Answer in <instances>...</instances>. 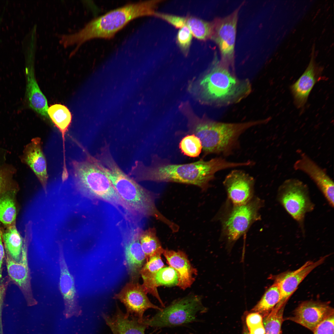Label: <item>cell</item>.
<instances>
[{"instance_id":"obj_24","label":"cell","mask_w":334,"mask_h":334,"mask_svg":"<svg viewBox=\"0 0 334 334\" xmlns=\"http://www.w3.org/2000/svg\"><path fill=\"white\" fill-rule=\"evenodd\" d=\"M165 266L161 255H155L146 262L140 272L143 280L142 285L146 292L156 298L163 307H165V305L158 293L156 278L158 272Z\"/></svg>"},{"instance_id":"obj_30","label":"cell","mask_w":334,"mask_h":334,"mask_svg":"<svg viewBox=\"0 0 334 334\" xmlns=\"http://www.w3.org/2000/svg\"><path fill=\"white\" fill-rule=\"evenodd\" d=\"M186 25L197 39L202 41L211 39L213 31V22H208L191 16L186 18Z\"/></svg>"},{"instance_id":"obj_40","label":"cell","mask_w":334,"mask_h":334,"mask_svg":"<svg viewBox=\"0 0 334 334\" xmlns=\"http://www.w3.org/2000/svg\"><path fill=\"white\" fill-rule=\"evenodd\" d=\"M4 246L2 238V231L0 228V284L2 277V267L5 255Z\"/></svg>"},{"instance_id":"obj_7","label":"cell","mask_w":334,"mask_h":334,"mask_svg":"<svg viewBox=\"0 0 334 334\" xmlns=\"http://www.w3.org/2000/svg\"><path fill=\"white\" fill-rule=\"evenodd\" d=\"M206 310L200 297L190 295L173 302L151 318H144L143 322L148 327L157 328L179 326L198 321L197 314Z\"/></svg>"},{"instance_id":"obj_3","label":"cell","mask_w":334,"mask_h":334,"mask_svg":"<svg viewBox=\"0 0 334 334\" xmlns=\"http://www.w3.org/2000/svg\"><path fill=\"white\" fill-rule=\"evenodd\" d=\"M159 0L130 3L111 10L88 23L82 29L67 34L65 40L69 46L76 45L77 50L83 43L95 38L109 39L131 20L146 16H155Z\"/></svg>"},{"instance_id":"obj_26","label":"cell","mask_w":334,"mask_h":334,"mask_svg":"<svg viewBox=\"0 0 334 334\" xmlns=\"http://www.w3.org/2000/svg\"><path fill=\"white\" fill-rule=\"evenodd\" d=\"M18 190L0 195V222L7 227L15 224L17 213L16 195Z\"/></svg>"},{"instance_id":"obj_37","label":"cell","mask_w":334,"mask_h":334,"mask_svg":"<svg viewBox=\"0 0 334 334\" xmlns=\"http://www.w3.org/2000/svg\"><path fill=\"white\" fill-rule=\"evenodd\" d=\"M155 16L165 20L177 28H181L186 25L185 17L157 12Z\"/></svg>"},{"instance_id":"obj_21","label":"cell","mask_w":334,"mask_h":334,"mask_svg":"<svg viewBox=\"0 0 334 334\" xmlns=\"http://www.w3.org/2000/svg\"><path fill=\"white\" fill-rule=\"evenodd\" d=\"M169 266L173 268L178 276L177 285L184 290L190 287L195 280L196 270L191 264L187 255L181 250L167 249L163 253Z\"/></svg>"},{"instance_id":"obj_18","label":"cell","mask_w":334,"mask_h":334,"mask_svg":"<svg viewBox=\"0 0 334 334\" xmlns=\"http://www.w3.org/2000/svg\"><path fill=\"white\" fill-rule=\"evenodd\" d=\"M141 230L139 228L130 229L124 237L125 255L131 282H138L140 270L146 260L139 241Z\"/></svg>"},{"instance_id":"obj_10","label":"cell","mask_w":334,"mask_h":334,"mask_svg":"<svg viewBox=\"0 0 334 334\" xmlns=\"http://www.w3.org/2000/svg\"><path fill=\"white\" fill-rule=\"evenodd\" d=\"M238 9L223 18L216 19L213 21V29L211 39L217 45L221 59L224 64L234 71V47Z\"/></svg>"},{"instance_id":"obj_38","label":"cell","mask_w":334,"mask_h":334,"mask_svg":"<svg viewBox=\"0 0 334 334\" xmlns=\"http://www.w3.org/2000/svg\"><path fill=\"white\" fill-rule=\"evenodd\" d=\"M334 315L320 323L313 332L314 334H334Z\"/></svg>"},{"instance_id":"obj_14","label":"cell","mask_w":334,"mask_h":334,"mask_svg":"<svg viewBox=\"0 0 334 334\" xmlns=\"http://www.w3.org/2000/svg\"><path fill=\"white\" fill-rule=\"evenodd\" d=\"M255 180L244 171L232 170L225 177L223 184L233 205L245 204L253 197Z\"/></svg>"},{"instance_id":"obj_1","label":"cell","mask_w":334,"mask_h":334,"mask_svg":"<svg viewBox=\"0 0 334 334\" xmlns=\"http://www.w3.org/2000/svg\"><path fill=\"white\" fill-rule=\"evenodd\" d=\"M151 164L145 165L136 161L129 174L136 182L151 181L172 182L194 185L203 191L207 190L210 181L218 171L241 167L240 162L228 161L221 157L208 161L201 159L194 162L183 164H158L153 157Z\"/></svg>"},{"instance_id":"obj_12","label":"cell","mask_w":334,"mask_h":334,"mask_svg":"<svg viewBox=\"0 0 334 334\" xmlns=\"http://www.w3.org/2000/svg\"><path fill=\"white\" fill-rule=\"evenodd\" d=\"M28 238L24 240L21 256L17 262L6 253V263L8 273L11 279L19 288L28 306L36 305L37 301L34 297L31 288V276L28 266Z\"/></svg>"},{"instance_id":"obj_17","label":"cell","mask_w":334,"mask_h":334,"mask_svg":"<svg viewBox=\"0 0 334 334\" xmlns=\"http://www.w3.org/2000/svg\"><path fill=\"white\" fill-rule=\"evenodd\" d=\"M295 163L294 168L306 174L314 182L332 208L334 207V183L326 172L305 153L302 152Z\"/></svg>"},{"instance_id":"obj_41","label":"cell","mask_w":334,"mask_h":334,"mask_svg":"<svg viewBox=\"0 0 334 334\" xmlns=\"http://www.w3.org/2000/svg\"><path fill=\"white\" fill-rule=\"evenodd\" d=\"M243 334H250V333L249 332H245L243 333Z\"/></svg>"},{"instance_id":"obj_33","label":"cell","mask_w":334,"mask_h":334,"mask_svg":"<svg viewBox=\"0 0 334 334\" xmlns=\"http://www.w3.org/2000/svg\"><path fill=\"white\" fill-rule=\"evenodd\" d=\"M179 147L184 154L192 157L198 156L202 149L200 139L193 134L183 137L180 142Z\"/></svg>"},{"instance_id":"obj_31","label":"cell","mask_w":334,"mask_h":334,"mask_svg":"<svg viewBox=\"0 0 334 334\" xmlns=\"http://www.w3.org/2000/svg\"><path fill=\"white\" fill-rule=\"evenodd\" d=\"M275 307L266 315L263 318L265 334H280L281 325L284 320L283 315L284 308Z\"/></svg>"},{"instance_id":"obj_23","label":"cell","mask_w":334,"mask_h":334,"mask_svg":"<svg viewBox=\"0 0 334 334\" xmlns=\"http://www.w3.org/2000/svg\"><path fill=\"white\" fill-rule=\"evenodd\" d=\"M25 69L26 80L24 101L28 106L45 118H49L47 101L40 90L32 65L27 63Z\"/></svg>"},{"instance_id":"obj_34","label":"cell","mask_w":334,"mask_h":334,"mask_svg":"<svg viewBox=\"0 0 334 334\" xmlns=\"http://www.w3.org/2000/svg\"><path fill=\"white\" fill-rule=\"evenodd\" d=\"M156 282L158 287L161 285L171 286L177 285L178 276L175 270L170 266L162 268L158 272Z\"/></svg>"},{"instance_id":"obj_36","label":"cell","mask_w":334,"mask_h":334,"mask_svg":"<svg viewBox=\"0 0 334 334\" xmlns=\"http://www.w3.org/2000/svg\"><path fill=\"white\" fill-rule=\"evenodd\" d=\"M192 39V34L186 25L180 28L177 36V41L181 51L187 55Z\"/></svg>"},{"instance_id":"obj_22","label":"cell","mask_w":334,"mask_h":334,"mask_svg":"<svg viewBox=\"0 0 334 334\" xmlns=\"http://www.w3.org/2000/svg\"><path fill=\"white\" fill-rule=\"evenodd\" d=\"M102 316L113 334H145L148 327L137 318L123 312L118 305L113 315Z\"/></svg>"},{"instance_id":"obj_29","label":"cell","mask_w":334,"mask_h":334,"mask_svg":"<svg viewBox=\"0 0 334 334\" xmlns=\"http://www.w3.org/2000/svg\"><path fill=\"white\" fill-rule=\"evenodd\" d=\"M279 288L275 282L269 288L260 300L251 310L252 312L259 313L263 318L269 314L280 299Z\"/></svg>"},{"instance_id":"obj_2","label":"cell","mask_w":334,"mask_h":334,"mask_svg":"<svg viewBox=\"0 0 334 334\" xmlns=\"http://www.w3.org/2000/svg\"><path fill=\"white\" fill-rule=\"evenodd\" d=\"M100 169L107 176L126 205L129 216L140 218L152 217L167 225L172 231L177 225L165 217L155 203L157 195L138 184L120 168L111 156L105 157Z\"/></svg>"},{"instance_id":"obj_13","label":"cell","mask_w":334,"mask_h":334,"mask_svg":"<svg viewBox=\"0 0 334 334\" xmlns=\"http://www.w3.org/2000/svg\"><path fill=\"white\" fill-rule=\"evenodd\" d=\"M334 315V309L329 303L313 301L302 302L292 315L285 319L306 327L313 332L317 326Z\"/></svg>"},{"instance_id":"obj_8","label":"cell","mask_w":334,"mask_h":334,"mask_svg":"<svg viewBox=\"0 0 334 334\" xmlns=\"http://www.w3.org/2000/svg\"><path fill=\"white\" fill-rule=\"evenodd\" d=\"M277 199L298 224L304 233L305 215L313 211L315 207L311 199L307 186L296 179H287L278 188Z\"/></svg>"},{"instance_id":"obj_32","label":"cell","mask_w":334,"mask_h":334,"mask_svg":"<svg viewBox=\"0 0 334 334\" xmlns=\"http://www.w3.org/2000/svg\"><path fill=\"white\" fill-rule=\"evenodd\" d=\"M15 171L10 165H0V195L10 191L19 190L18 185L13 178Z\"/></svg>"},{"instance_id":"obj_15","label":"cell","mask_w":334,"mask_h":334,"mask_svg":"<svg viewBox=\"0 0 334 334\" xmlns=\"http://www.w3.org/2000/svg\"><path fill=\"white\" fill-rule=\"evenodd\" d=\"M327 257H322L315 261H309L297 269L282 273L273 277L280 292V299L276 306H285L288 300L299 285L314 269L322 264Z\"/></svg>"},{"instance_id":"obj_9","label":"cell","mask_w":334,"mask_h":334,"mask_svg":"<svg viewBox=\"0 0 334 334\" xmlns=\"http://www.w3.org/2000/svg\"><path fill=\"white\" fill-rule=\"evenodd\" d=\"M263 205V201L255 197L244 204L233 205L222 222L223 234L228 241L235 242L260 219L259 211Z\"/></svg>"},{"instance_id":"obj_28","label":"cell","mask_w":334,"mask_h":334,"mask_svg":"<svg viewBox=\"0 0 334 334\" xmlns=\"http://www.w3.org/2000/svg\"><path fill=\"white\" fill-rule=\"evenodd\" d=\"M139 239L146 261L154 255L163 254L165 250L156 235L155 228H149L145 230H141Z\"/></svg>"},{"instance_id":"obj_5","label":"cell","mask_w":334,"mask_h":334,"mask_svg":"<svg viewBox=\"0 0 334 334\" xmlns=\"http://www.w3.org/2000/svg\"><path fill=\"white\" fill-rule=\"evenodd\" d=\"M268 118L244 122H224L204 118L190 120L191 132L200 139L205 155L227 156L239 146V139L245 131L265 124Z\"/></svg>"},{"instance_id":"obj_4","label":"cell","mask_w":334,"mask_h":334,"mask_svg":"<svg viewBox=\"0 0 334 334\" xmlns=\"http://www.w3.org/2000/svg\"><path fill=\"white\" fill-rule=\"evenodd\" d=\"M199 86L203 101L218 107L239 102L252 91L249 79L238 78L235 72L216 58L200 79Z\"/></svg>"},{"instance_id":"obj_25","label":"cell","mask_w":334,"mask_h":334,"mask_svg":"<svg viewBox=\"0 0 334 334\" xmlns=\"http://www.w3.org/2000/svg\"><path fill=\"white\" fill-rule=\"evenodd\" d=\"M49 116L61 133L62 140V168L67 167L65 155V136L71 122L72 116L70 110L65 106L60 104L51 105L48 110Z\"/></svg>"},{"instance_id":"obj_11","label":"cell","mask_w":334,"mask_h":334,"mask_svg":"<svg viewBox=\"0 0 334 334\" xmlns=\"http://www.w3.org/2000/svg\"><path fill=\"white\" fill-rule=\"evenodd\" d=\"M142 285L139 282L127 283L114 298L119 300L125 306L127 315L143 320L145 311L150 308L160 310L162 308L152 303Z\"/></svg>"},{"instance_id":"obj_27","label":"cell","mask_w":334,"mask_h":334,"mask_svg":"<svg viewBox=\"0 0 334 334\" xmlns=\"http://www.w3.org/2000/svg\"><path fill=\"white\" fill-rule=\"evenodd\" d=\"M6 227L2 232L6 253L14 260L18 262L21 259L24 240L17 230L15 224Z\"/></svg>"},{"instance_id":"obj_35","label":"cell","mask_w":334,"mask_h":334,"mask_svg":"<svg viewBox=\"0 0 334 334\" xmlns=\"http://www.w3.org/2000/svg\"><path fill=\"white\" fill-rule=\"evenodd\" d=\"M263 317L257 312H252L246 318V324L250 334H265Z\"/></svg>"},{"instance_id":"obj_16","label":"cell","mask_w":334,"mask_h":334,"mask_svg":"<svg viewBox=\"0 0 334 334\" xmlns=\"http://www.w3.org/2000/svg\"><path fill=\"white\" fill-rule=\"evenodd\" d=\"M322 70L315 61L314 45L308 66L299 79L290 87L294 102L298 108L301 109L304 106L313 87L320 79Z\"/></svg>"},{"instance_id":"obj_20","label":"cell","mask_w":334,"mask_h":334,"mask_svg":"<svg viewBox=\"0 0 334 334\" xmlns=\"http://www.w3.org/2000/svg\"><path fill=\"white\" fill-rule=\"evenodd\" d=\"M40 137L32 139L24 149L20 156L22 162L32 170L46 192L48 176L46 160Z\"/></svg>"},{"instance_id":"obj_39","label":"cell","mask_w":334,"mask_h":334,"mask_svg":"<svg viewBox=\"0 0 334 334\" xmlns=\"http://www.w3.org/2000/svg\"><path fill=\"white\" fill-rule=\"evenodd\" d=\"M7 282H1L0 284V319L2 315V306L7 287Z\"/></svg>"},{"instance_id":"obj_6","label":"cell","mask_w":334,"mask_h":334,"mask_svg":"<svg viewBox=\"0 0 334 334\" xmlns=\"http://www.w3.org/2000/svg\"><path fill=\"white\" fill-rule=\"evenodd\" d=\"M80 146L85 154L86 158L82 161L74 160L71 162L73 177L80 191L86 197L107 202L119 211L122 208L128 215L126 205L110 180L95 163L92 155Z\"/></svg>"},{"instance_id":"obj_19","label":"cell","mask_w":334,"mask_h":334,"mask_svg":"<svg viewBox=\"0 0 334 334\" xmlns=\"http://www.w3.org/2000/svg\"><path fill=\"white\" fill-rule=\"evenodd\" d=\"M60 268L59 289L64 304V314L67 318L73 315L78 316L81 313L73 277L66 263L64 254L61 247L59 252Z\"/></svg>"}]
</instances>
